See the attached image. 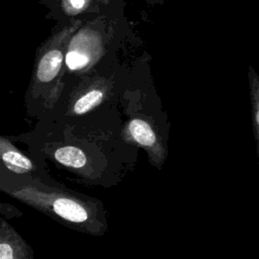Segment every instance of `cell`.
<instances>
[{
	"mask_svg": "<svg viewBox=\"0 0 259 259\" xmlns=\"http://www.w3.org/2000/svg\"><path fill=\"white\" fill-rule=\"evenodd\" d=\"M124 27L121 6L85 18L69 41L65 79L87 73L115 53L121 42Z\"/></svg>",
	"mask_w": 259,
	"mask_h": 259,
	"instance_id": "7a4b0ae2",
	"label": "cell"
},
{
	"mask_svg": "<svg viewBox=\"0 0 259 259\" xmlns=\"http://www.w3.org/2000/svg\"><path fill=\"white\" fill-rule=\"evenodd\" d=\"M52 157L62 166L82 173L91 166L89 156L83 149L75 145H60L52 151Z\"/></svg>",
	"mask_w": 259,
	"mask_h": 259,
	"instance_id": "9c48e42d",
	"label": "cell"
},
{
	"mask_svg": "<svg viewBox=\"0 0 259 259\" xmlns=\"http://www.w3.org/2000/svg\"><path fill=\"white\" fill-rule=\"evenodd\" d=\"M0 153L2 167L8 172L14 174H29L35 170L33 162L15 148L4 136L0 138Z\"/></svg>",
	"mask_w": 259,
	"mask_h": 259,
	"instance_id": "ba28073f",
	"label": "cell"
},
{
	"mask_svg": "<svg viewBox=\"0 0 259 259\" xmlns=\"http://www.w3.org/2000/svg\"><path fill=\"white\" fill-rule=\"evenodd\" d=\"M0 188L11 197L78 232L101 236L107 230L100 200L42 182L29 174L1 170Z\"/></svg>",
	"mask_w": 259,
	"mask_h": 259,
	"instance_id": "6da1fadb",
	"label": "cell"
},
{
	"mask_svg": "<svg viewBox=\"0 0 259 259\" xmlns=\"http://www.w3.org/2000/svg\"><path fill=\"white\" fill-rule=\"evenodd\" d=\"M0 259H33V249L4 219H0Z\"/></svg>",
	"mask_w": 259,
	"mask_h": 259,
	"instance_id": "52a82bcc",
	"label": "cell"
},
{
	"mask_svg": "<svg viewBox=\"0 0 259 259\" xmlns=\"http://www.w3.org/2000/svg\"><path fill=\"white\" fill-rule=\"evenodd\" d=\"M247 77L251 101L252 125L256 142V155L259 167V74L252 66H249L247 71Z\"/></svg>",
	"mask_w": 259,
	"mask_h": 259,
	"instance_id": "30bf717a",
	"label": "cell"
},
{
	"mask_svg": "<svg viewBox=\"0 0 259 259\" xmlns=\"http://www.w3.org/2000/svg\"><path fill=\"white\" fill-rule=\"evenodd\" d=\"M124 135L131 142L147 150L153 164L159 166L163 163L165 149L153 125L147 119L138 116L131 118L124 127Z\"/></svg>",
	"mask_w": 259,
	"mask_h": 259,
	"instance_id": "8992f818",
	"label": "cell"
},
{
	"mask_svg": "<svg viewBox=\"0 0 259 259\" xmlns=\"http://www.w3.org/2000/svg\"><path fill=\"white\" fill-rule=\"evenodd\" d=\"M122 0H41L49 9L48 17L57 24H65L76 19L93 17L121 6Z\"/></svg>",
	"mask_w": 259,
	"mask_h": 259,
	"instance_id": "5b68a950",
	"label": "cell"
},
{
	"mask_svg": "<svg viewBox=\"0 0 259 259\" xmlns=\"http://www.w3.org/2000/svg\"><path fill=\"white\" fill-rule=\"evenodd\" d=\"M84 19L57 24L50 36L37 48L33 62L26 102L41 109H52L58 104L66 77V55L69 41Z\"/></svg>",
	"mask_w": 259,
	"mask_h": 259,
	"instance_id": "3957f363",
	"label": "cell"
},
{
	"mask_svg": "<svg viewBox=\"0 0 259 259\" xmlns=\"http://www.w3.org/2000/svg\"><path fill=\"white\" fill-rule=\"evenodd\" d=\"M146 1L149 2V3H151V4H157V3L161 4V3H163L165 0H146Z\"/></svg>",
	"mask_w": 259,
	"mask_h": 259,
	"instance_id": "8fae6325",
	"label": "cell"
},
{
	"mask_svg": "<svg viewBox=\"0 0 259 259\" xmlns=\"http://www.w3.org/2000/svg\"><path fill=\"white\" fill-rule=\"evenodd\" d=\"M130 78L127 67L120 63L116 52L87 73L66 78L60 99L66 98L67 115L79 116L94 110L126 84Z\"/></svg>",
	"mask_w": 259,
	"mask_h": 259,
	"instance_id": "277c9868",
	"label": "cell"
}]
</instances>
